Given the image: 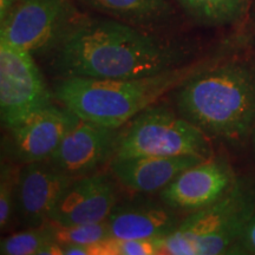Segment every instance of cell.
I'll list each match as a JSON object with an SVG mask.
<instances>
[{
	"mask_svg": "<svg viewBox=\"0 0 255 255\" xmlns=\"http://www.w3.org/2000/svg\"><path fill=\"white\" fill-rule=\"evenodd\" d=\"M186 13L203 25L232 24L241 17L247 0H177Z\"/></svg>",
	"mask_w": 255,
	"mask_h": 255,
	"instance_id": "2e32d148",
	"label": "cell"
},
{
	"mask_svg": "<svg viewBox=\"0 0 255 255\" xmlns=\"http://www.w3.org/2000/svg\"><path fill=\"white\" fill-rule=\"evenodd\" d=\"M116 181L113 173L100 171L73 178L56 202L49 221L60 226L107 221L119 201Z\"/></svg>",
	"mask_w": 255,
	"mask_h": 255,
	"instance_id": "8fae6325",
	"label": "cell"
},
{
	"mask_svg": "<svg viewBox=\"0 0 255 255\" xmlns=\"http://www.w3.org/2000/svg\"><path fill=\"white\" fill-rule=\"evenodd\" d=\"M20 169L17 164L6 163L1 164V175H0V228L5 231L11 223L13 213H15V200Z\"/></svg>",
	"mask_w": 255,
	"mask_h": 255,
	"instance_id": "d6986e66",
	"label": "cell"
},
{
	"mask_svg": "<svg viewBox=\"0 0 255 255\" xmlns=\"http://www.w3.org/2000/svg\"><path fill=\"white\" fill-rule=\"evenodd\" d=\"M51 241H53V238L46 222L40 227L26 228L2 239L0 242V254L38 255L41 248Z\"/></svg>",
	"mask_w": 255,
	"mask_h": 255,
	"instance_id": "e0dca14e",
	"label": "cell"
},
{
	"mask_svg": "<svg viewBox=\"0 0 255 255\" xmlns=\"http://www.w3.org/2000/svg\"><path fill=\"white\" fill-rule=\"evenodd\" d=\"M255 212V191L235 180L221 199L189 213L176 231L161 239V254L218 255L239 253L238 245Z\"/></svg>",
	"mask_w": 255,
	"mask_h": 255,
	"instance_id": "277c9868",
	"label": "cell"
},
{
	"mask_svg": "<svg viewBox=\"0 0 255 255\" xmlns=\"http://www.w3.org/2000/svg\"><path fill=\"white\" fill-rule=\"evenodd\" d=\"M136 156L213 157L212 145L200 128L164 104H154L119 130L114 158Z\"/></svg>",
	"mask_w": 255,
	"mask_h": 255,
	"instance_id": "5b68a950",
	"label": "cell"
},
{
	"mask_svg": "<svg viewBox=\"0 0 255 255\" xmlns=\"http://www.w3.org/2000/svg\"><path fill=\"white\" fill-rule=\"evenodd\" d=\"M77 115L65 107L51 104L13 128L6 137V150L19 164L45 161L78 121Z\"/></svg>",
	"mask_w": 255,
	"mask_h": 255,
	"instance_id": "9c48e42d",
	"label": "cell"
},
{
	"mask_svg": "<svg viewBox=\"0 0 255 255\" xmlns=\"http://www.w3.org/2000/svg\"><path fill=\"white\" fill-rule=\"evenodd\" d=\"M177 113L207 136L237 141L255 132V70L209 64L174 90Z\"/></svg>",
	"mask_w": 255,
	"mask_h": 255,
	"instance_id": "7a4b0ae2",
	"label": "cell"
},
{
	"mask_svg": "<svg viewBox=\"0 0 255 255\" xmlns=\"http://www.w3.org/2000/svg\"><path fill=\"white\" fill-rule=\"evenodd\" d=\"M98 255H155L161 254V239L108 238L97 245Z\"/></svg>",
	"mask_w": 255,
	"mask_h": 255,
	"instance_id": "ffe728a7",
	"label": "cell"
},
{
	"mask_svg": "<svg viewBox=\"0 0 255 255\" xmlns=\"http://www.w3.org/2000/svg\"><path fill=\"white\" fill-rule=\"evenodd\" d=\"M201 161L195 156H136L113 158L109 167L117 182L127 189L149 194L162 190L183 170Z\"/></svg>",
	"mask_w": 255,
	"mask_h": 255,
	"instance_id": "5bb4252c",
	"label": "cell"
},
{
	"mask_svg": "<svg viewBox=\"0 0 255 255\" xmlns=\"http://www.w3.org/2000/svg\"><path fill=\"white\" fill-rule=\"evenodd\" d=\"M234 182L228 164L210 157L183 170L159 190L158 196L178 213H193L221 199Z\"/></svg>",
	"mask_w": 255,
	"mask_h": 255,
	"instance_id": "30bf717a",
	"label": "cell"
},
{
	"mask_svg": "<svg viewBox=\"0 0 255 255\" xmlns=\"http://www.w3.org/2000/svg\"><path fill=\"white\" fill-rule=\"evenodd\" d=\"M33 55L0 41V117L6 129L13 128L52 104Z\"/></svg>",
	"mask_w": 255,
	"mask_h": 255,
	"instance_id": "52a82bcc",
	"label": "cell"
},
{
	"mask_svg": "<svg viewBox=\"0 0 255 255\" xmlns=\"http://www.w3.org/2000/svg\"><path fill=\"white\" fill-rule=\"evenodd\" d=\"M188 52L114 18L83 17L52 52L59 78H141L186 65Z\"/></svg>",
	"mask_w": 255,
	"mask_h": 255,
	"instance_id": "6da1fadb",
	"label": "cell"
},
{
	"mask_svg": "<svg viewBox=\"0 0 255 255\" xmlns=\"http://www.w3.org/2000/svg\"><path fill=\"white\" fill-rule=\"evenodd\" d=\"M82 17L72 0H19L0 18V41L32 55L53 52Z\"/></svg>",
	"mask_w": 255,
	"mask_h": 255,
	"instance_id": "8992f818",
	"label": "cell"
},
{
	"mask_svg": "<svg viewBox=\"0 0 255 255\" xmlns=\"http://www.w3.org/2000/svg\"><path fill=\"white\" fill-rule=\"evenodd\" d=\"M208 65L186 64L170 71L130 79L63 77L57 81L53 94L63 107L81 120L121 129Z\"/></svg>",
	"mask_w": 255,
	"mask_h": 255,
	"instance_id": "3957f363",
	"label": "cell"
},
{
	"mask_svg": "<svg viewBox=\"0 0 255 255\" xmlns=\"http://www.w3.org/2000/svg\"><path fill=\"white\" fill-rule=\"evenodd\" d=\"M119 130L79 120L46 161L71 178L98 173L115 157Z\"/></svg>",
	"mask_w": 255,
	"mask_h": 255,
	"instance_id": "ba28073f",
	"label": "cell"
},
{
	"mask_svg": "<svg viewBox=\"0 0 255 255\" xmlns=\"http://www.w3.org/2000/svg\"><path fill=\"white\" fill-rule=\"evenodd\" d=\"M19 0H0V18H2L7 13L8 9Z\"/></svg>",
	"mask_w": 255,
	"mask_h": 255,
	"instance_id": "7402d4cb",
	"label": "cell"
},
{
	"mask_svg": "<svg viewBox=\"0 0 255 255\" xmlns=\"http://www.w3.org/2000/svg\"><path fill=\"white\" fill-rule=\"evenodd\" d=\"M107 17L133 26L154 30L174 17L169 0H76Z\"/></svg>",
	"mask_w": 255,
	"mask_h": 255,
	"instance_id": "9a60e30c",
	"label": "cell"
},
{
	"mask_svg": "<svg viewBox=\"0 0 255 255\" xmlns=\"http://www.w3.org/2000/svg\"><path fill=\"white\" fill-rule=\"evenodd\" d=\"M253 135H254V137H255V132H254V133H253Z\"/></svg>",
	"mask_w": 255,
	"mask_h": 255,
	"instance_id": "603a6c76",
	"label": "cell"
},
{
	"mask_svg": "<svg viewBox=\"0 0 255 255\" xmlns=\"http://www.w3.org/2000/svg\"><path fill=\"white\" fill-rule=\"evenodd\" d=\"M239 253L255 254V212L248 220L238 245Z\"/></svg>",
	"mask_w": 255,
	"mask_h": 255,
	"instance_id": "44dd1931",
	"label": "cell"
},
{
	"mask_svg": "<svg viewBox=\"0 0 255 255\" xmlns=\"http://www.w3.org/2000/svg\"><path fill=\"white\" fill-rule=\"evenodd\" d=\"M181 220L178 212L145 197L117 201L107 219L110 238L163 239L176 231Z\"/></svg>",
	"mask_w": 255,
	"mask_h": 255,
	"instance_id": "4fadbf2b",
	"label": "cell"
},
{
	"mask_svg": "<svg viewBox=\"0 0 255 255\" xmlns=\"http://www.w3.org/2000/svg\"><path fill=\"white\" fill-rule=\"evenodd\" d=\"M53 241L59 245L78 244L96 245L110 238L107 221L97 223H84L75 226H60L55 222H47Z\"/></svg>",
	"mask_w": 255,
	"mask_h": 255,
	"instance_id": "ac0fdd59",
	"label": "cell"
},
{
	"mask_svg": "<svg viewBox=\"0 0 255 255\" xmlns=\"http://www.w3.org/2000/svg\"><path fill=\"white\" fill-rule=\"evenodd\" d=\"M72 180L46 159L23 164L14 213L19 222L25 228L40 227L49 222L53 207Z\"/></svg>",
	"mask_w": 255,
	"mask_h": 255,
	"instance_id": "7c38bea8",
	"label": "cell"
}]
</instances>
